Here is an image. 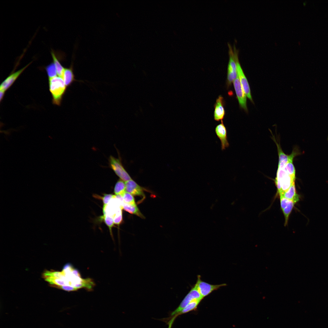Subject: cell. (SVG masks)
Masks as SVG:
<instances>
[{
    "instance_id": "cell-2",
    "label": "cell",
    "mask_w": 328,
    "mask_h": 328,
    "mask_svg": "<svg viewBox=\"0 0 328 328\" xmlns=\"http://www.w3.org/2000/svg\"><path fill=\"white\" fill-rule=\"evenodd\" d=\"M295 178L290 176L284 167L278 168L275 182L279 195L282 194L288 190L294 182Z\"/></svg>"
},
{
    "instance_id": "cell-20",
    "label": "cell",
    "mask_w": 328,
    "mask_h": 328,
    "mask_svg": "<svg viewBox=\"0 0 328 328\" xmlns=\"http://www.w3.org/2000/svg\"><path fill=\"white\" fill-rule=\"evenodd\" d=\"M295 203L293 202L290 200L288 205L282 210L285 218V226L287 224L289 215Z\"/></svg>"
},
{
    "instance_id": "cell-19",
    "label": "cell",
    "mask_w": 328,
    "mask_h": 328,
    "mask_svg": "<svg viewBox=\"0 0 328 328\" xmlns=\"http://www.w3.org/2000/svg\"><path fill=\"white\" fill-rule=\"evenodd\" d=\"M293 160L292 159L289 160L285 165L284 168L290 176L296 178V170L293 163Z\"/></svg>"
},
{
    "instance_id": "cell-13",
    "label": "cell",
    "mask_w": 328,
    "mask_h": 328,
    "mask_svg": "<svg viewBox=\"0 0 328 328\" xmlns=\"http://www.w3.org/2000/svg\"><path fill=\"white\" fill-rule=\"evenodd\" d=\"M282 195L285 198L292 201L296 203L299 200V195L296 192L295 182H294L288 190L279 196Z\"/></svg>"
},
{
    "instance_id": "cell-21",
    "label": "cell",
    "mask_w": 328,
    "mask_h": 328,
    "mask_svg": "<svg viewBox=\"0 0 328 328\" xmlns=\"http://www.w3.org/2000/svg\"><path fill=\"white\" fill-rule=\"evenodd\" d=\"M101 219H103L105 224L109 228L111 234L112 235V228L114 226V222L112 217L106 215H104L101 217Z\"/></svg>"
},
{
    "instance_id": "cell-4",
    "label": "cell",
    "mask_w": 328,
    "mask_h": 328,
    "mask_svg": "<svg viewBox=\"0 0 328 328\" xmlns=\"http://www.w3.org/2000/svg\"><path fill=\"white\" fill-rule=\"evenodd\" d=\"M109 162L110 167L120 179L125 182L132 179L124 168L120 157L117 158L111 155Z\"/></svg>"
},
{
    "instance_id": "cell-3",
    "label": "cell",
    "mask_w": 328,
    "mask_h": 328,
    "mask_svg": "<svg viewBox=\"0 0 328 328\" xmlns=\"http://www.w3.org/2000/svg\"><path fill=\"white\" fill-rule=\"evenodd\" d=\"M228 45L229 59L227 68V84L228 87L231 85L237 76L236 58L238 53L235 47L233 50L231 45L229 43Z\"/></svg>"
},
{
    "instance_id": "cell-22",
    "label": "cell",
    "mask_w": 328,
    "mask_h": 328,
    "mask_svg": "<svg viewBox=\"0 0 328 328\" xmlns=\"http://www.w3.org/2000/svg\"><path fill=\"white\" fill-rule=\"evenodd\" d=\"M123 197L125 203L130 205L136 204L134 198L131 194L126 192Z\"/></svg>"
},
{
    "instance_id": "cell-18",
    "label": "cell",
    "mask_w": 328,
    "mask_h": 328,
    "mask_svg": "<svg viewBox=\"0 0 328 328\" xmlns=\"http://www.w3.org/2000/svg\"><path fill=\"white\" fill-rule=\"evenodd\" d=\"M49 79L56 76L57 71L55 66L53 62L50 63L45 67Z\"/></svg>"
},
{
    "instance_id": "cell-17",
    "label": "cell",
    "mask_w": 328,
    "mask_h": 328,
    "mask_svg": "<svg viewBox=\"0 0 328 328\" xmlns=\"http://www.w3.org/2000/svg\"><path fill=\"white\" fill-rule=\"evenodd\" d=\"M125 182L120 179L116 183L114 189V192L116 195H120L123 196L126 192L125 182Z\"/></svg>"
},
{
    "instance_id": "cell-7",
    "label": "cell",
    "mask_w": 328,
    "mask_h": 328,
    "mask_svg": "<svg viewBox=\"0 0 328 328\" xmlns=\"http://www.w3.org/2000/svg\"><path fill=\"white\" fill-rule=\"evenodd\" d=\"M233 83L239 105L241 108L247 112L248 110L247 106V96L243 91L238 74Z\"/></svg>"
},
{
    "instance_id": "cell-9",
    "label": "cell",
    "mask_w": 328,
    "mask_h": 328,
    "mask_svg": "<svg viewBox=\"0 0 328 328\" xmlns=\"http://www.w3.org/2000/svg\"><path fill=\"white\" fill-rule=\"evenodd\" d=\"M221 121V123L216 127L215 132L220 140L221 149L223 150L229 146V144L227 140L226 128L223 123V121Z\"/></svg>"
},
{
    "instance_id": "cell-16",
    "label": "cell",
    "mask_w": 328,
    "mask_h": 328,
    "mask_svg": "<svg viewBox=\"0 0 328 328\" xmlns=\"http://www.w3.org/2000/svg\"><path fill=\"white\" fill-rule=\"evenodd\" d=\"M51 54L57 71V74L59 77L62 78L65 68L61 65L60 62L56 56L54 52L52 50L51 51Z\"/></svg>"
},
{
    "instance_id": "cell-12",
    "label": "cell",
    "mask_w": 328,
    "mask_h": 328,
    "mask_svg": "<svg viewBox=\"0 0 328 328\" xmlns=\"http://www.w3.org/2000/svg\"><path fill=\"white\" fill-rule=\"evenodd\" d=\"M125 182L126 192L132 195L144 196L143 188L132 179Z\"/></svg>"
},
{
    "instance_id": "cell-23",
    "label": "cell",
    "mask_w": 328,
    "mask_h": 328,
    "mask_svg": "<svg viewBox=\"0 0 328 328\" xmlns=\"http://www.w3.org/2000/svg\"><path fill=\"white\" fill-rule=\"evenodd\" d=\"M113 219L114 224L119 225L121 223L122 220V210H120L116 214Z\"/></svg>"
},
{
    "instance_id": "cell-10",
    "label": "cell",
    "mask_w": 328,
    "mask_h": 328,
    "mask_svg": "<svg viewBox=\"0 0 328 328\" xmlns=\"http://www.w3.org/2000/svg\"><path fill=\"white\" fill-rule=\"evenodd\" d=\"M31 63L32 62L30 63L24 67L9 75L1 84L0 90L5 91L8 89Z\"/></svg>"
},
{
    "instance_id": "cell-11",
    "label": "cell",
    "mask_w": 328,
    "mask_h": 328,
    "mask_svg": "<svg viewBox=\"0 0 328 328\" xmlns=\"http://www.w3.org/2000/svg\"><path fill=\"white\" fill-rule=\"evenodd\" d=\"M224 105L223 98L222 96L220 95L217 99L214 106V118L215 121H221L224 118L225 111Z\"/></svg>"
},
{
    "instance_id": "cell-1",
    "label": "cell",
    "mask_w": 328,
    "mask_h": 328,
    "mask_svg": "<svg viewBox=\"0 0 328 328\" xmlns=\"http://www.w3.org/2000/svg\"><path fill=\"white\" fill-rule=\"evenodd\" d=\"M50 91L52 95L53 103L59 105L65 92L66 86L61 77H56L49 79Z\"/></svg>"
},
{
    "instance_id": "cell-26",
    "label": "cell",
    "mask_w": 328,
    "mask_h": 328,
    "mask_svg": "<svg viewBox=\"0 0 328 328\" xmlns=\"http://www.w3.org/2000/svg\"><path fill=\"white\" fill-rule=\"evenodd\" d=\"M59 289H61L68 292L78 290L77 288L70 286L65 285L57 287Z\"/></svg>"
},
{
    "instance_id": "cell-14",
    "label": "cell",
    "mask_w": 328,
    "mask_h": 328,
    "mask_svg": "<svg viewBox=\"0 0 328 328\" xmlns=\"http://www.w3.org/2000/svg\"><path fill=\"white\" fill-rule=\"evenodd\" d=\"M73 75L71 67L69 68H65L62 78L66 86H68L74 80Z\"/></svg>"
},
{
    "instance_id": "cell-5",
    "label": "cell",
    "mask_w": 328,
    "mask_h": 328,
    "mask_svg": "<svg viewBox=\"0 0 328 328\" xmlns=\"http://www.w3.org/2000/svg\"><path fill=\"white\" fill-rule=\"evenodd\" d=\"M203 298L202 296L195 285L192 287L190 291L186 296L179 306L170 314L173 316L180 312L189 303L194 300H201Z\"/></svg>"
},
{
    "instance_id": "cell-24",
    "label": "cell",
    "mask_w": 328,
    "mask_h": 328,
    "mask_svg": "<svg viewBox=\"0 0 328 328\" xmlns=\"http://www.w3.org/2000/svg\"><path fill=\"white\" fill-rule=\"evenodd\" d=\"M116 197V195L112 194H105L104 196L101 197L102 200L104 205H107L110 201L111 199Z\"/></svg>"
},
{
    "instance_id": "cell-25",
    "label": "cell",
    "mask_w": 328,
    "mask_h": 328,
    "mask_svg": "<svg viewBox=\"0 0 328 328\" xmlns=\"http://www.w3.org/2000/svg\"><path fill=\"white\" fill-rule=\"evenodd\" d=\"M281 207L282 210H283L288 205L290 200L284 197L282 195L280 196Z\"/></svg>"
},
{
    "instance_id": "cell-27",
    "label": "cell",
    "mask_w": 328,
    "mask_h": 328,
    "mask_svg": "<svg viewBox=\"0 0 328 328\" xmlns=\"http://www.w3.org/2000/svg\"><path fill=\"white\" fill-rule=\"evenodd\" d=\"M5 91H3L0 90V100L1 101L3 98L5 94Z\"/></svg>"
},
{
    "instance_id": "cell-6",
    "label": "cell",
    "mask_w": 328,
    "mask_h": 328,
    "mask_svg": "<svg viewBox=\"0 0 328 328\" xmlns=\"http://www.w3.org/2000/svg\"><path fill=\"white\" fill-rule=\"evenodd\" d=\"M201 295L203 298L214 291L222 286L227 285L225 283L219 285H212L201 280L200 275L197 276V279L195 285Z\"/></svg>"
},
{
    "instance_id": "cell-8",
    "label": "cell",
    "mask_w": 328,
    "mask_h": 328,
    "mask_svg": "<svg viewBox=\"0 0 328 328\" xmlns=\"http://www.w3.org/2000/svg\"><path fill=\"white\" fill-rule=\"evenodd\" d=\"M236 62L237 73L243 91L247 97L252 101L250 86L247 79L239 63L238 56L236 58Z\"/></svg>"
},
{
    "instance_id": "cell-15",
    "label": "cell",
    "mask_w": 328,
    "mask_h": 328,
    "mask_svg": "<svg viewBox=\"0 0 328 328\" xmlns=\"http://www.w3.org/2000/svg\"><path fill=\"white\" fill-rule=\"evenodd\" d=\"M123 209L131 214L136 215L142 218H144V216L137 206L136 204L130 205L124 203L123 206Z\"/></svg>"
}]
</instances>
